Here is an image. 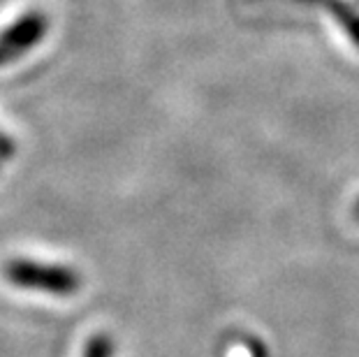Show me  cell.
Instances as JSON below:
<instances>
[{
    "instance_id": "277c9868",
    "label": "cell",
    "mask_w": 359,
    "mask_h": 357,
    "mask_svg": "<svg viewBox=\"0 0 359 357\" xmlns=\"http://www.w3.org/2000/svg\"><path fill=\"white\" fill-rule=\"evenodd\" d=\"M248 351H250V357H269L266 346L259 339H248Z\"/></svg>"
},
{
    "instance_id": "5b68a950",
    "label": "cell",
    "mask_w": 359,
    "mask_h": 357,
    "mask_svg": "<svg viewBox=\"0 0 359 357\" xmlns=\"http://www.w3.org/2000/svg\"><path fill=\"white\" fill-rule=\"evenodd\" d=\"M355 216L359 218V202H357V207H355Z\"/></svg>"
},
{
    "instance_id": "3957f363",
    "label": "cell",
    "mask_w": 359,
    "mask_h": 357,
    "mask_svg": "<svg viewBox=\"0 0 359 357\" xmlns=\"http://www.w3.org/2000/svg\"><path fill=\"white\" fill-rule=\"evenodd\" d=\"M81 357H114V339L107 332H95L83 344Z\"/></svg>"
},
{
    "instance_id": "6da1fadb",
    "label": "cell",
    "mask_w": 359,
    "mask_h": 357,
    "mask_svg": "<svg viewBox=\"0 0 359 357\" xmlns=\"http://www.w3.org/2000/svg\"><path fill=\"white\" fill-rule=\"evenodd\" d=\"M5 281L21 290H35L53 297H72L81 290V274L58 262H40L30 257H12L3 267Z\"/></svg>"
},
{
    "instance_id": "7a4b0ae2",
    "label": "cell",
    "mask_w": 359,
    "mask_h": 357,
    "mask_svg": "<svg viewBox=\"0 0 359 357\" xmlns=\"http://www.w3.org/2000/svg\"><path fill=\"white\" fill-rule=\"evenodd\" d=\"M47 33V19L40 12L26 14L17 24L10 26L0 35V65L10 63V60L19 58L26 49L35 47Z\"/></svg>"
}]
</instances>
